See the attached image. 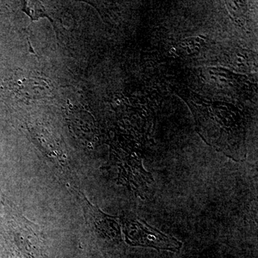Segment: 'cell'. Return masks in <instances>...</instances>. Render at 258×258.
<instances>
[{
    "label": "cell",
    "mask_w": 258,
    "mask_h": 258,
    "mask_svg": "<svg viewBox=\"0 0 258 258\" xmlns=\"http://www.w3.org/2000/svg\"><path fill=\"white\" fill-rule=\"evenodd\" d=\"M124 226L126 242L131 245L172 252L179 251L182 246L175 237L165 235L134 215L125 217Z\"/></svg>",
    "instance_id": "1"
},
{
    "label": "cell",
    "mask_w": 258,
    "mask_h": 258,
    "mask_svg": "<svg viewBox=\"0 0 258 258\" xmlns=\"http://www.w3.org/2000/svg\"><path fill=\"white\" fill-rule=\"evenodd\" d=\"M86 208H88L90 216L93 219L95 229L98 234L103 235L111 238H119L120 229L117 223V218L114 217H110L105 215L99 210L92 206L91 204L86 200Z\"/></svg>",
    "instance_id": "2"
}]
</instances>
